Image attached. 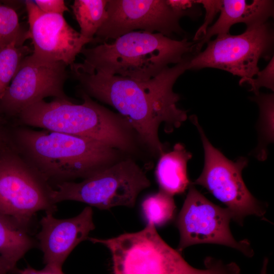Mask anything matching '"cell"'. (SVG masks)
Masks as SVG:
<instances>
[{"label": "cell", "instance_id": "cell-1", "mask_svg": "<svg viewBox=\"0 0 274 274\" xmlns=\"http://www.w3.org/2000/svg\"><path fill=\"white\" fill-rule=\"evenodd\" d=\"M190 58L145 81L70 68L80 91L114 108L128 122L141 144L160 157L165 150L158 135L160 125L164 124L166 132H172L187 118V112L177 106L180 96L173 87L188 70Z\"/></svg>", "mask_w": 274, "mask_h": 274}, {"label": "cell", "instance_id": "cell-2", "mask_svg": "<svg viewBox=\"0 0 274 274\" xmlns=\"http://www.w3.org/2000/svg\"><path fill=\"white\" fill-rule=\"evenodd\" d=\"M11 146L49 185L86 179L125 158L90 139L24 126L14 130Z\"/></svg>", "mask_w": 274, "mask_h": 274}, {"label": "cell", "instance_id": "cell-3", "mask_svg": "<svg viewBox=\"0 0 274 274\" xmlns=\"http://www.w3.org/2000/svg\"><path fill=\"white\" fill-rule=\"evenodd\" d=\"M194 43L187 38L178 40L164 35L144 31L124 34L81 51L82 62L75 67L145 81L159 74L170 64L182 62L194 51Z\"/></svg>", "mask_w": 274, "mask_h": 274}, {"label": "cell", "instance_id": "cell-4", "mask_svg": "<svg viewBox=\"0 0 274 274\" xmlns=\"http://www.w3.org/2000/svg\"><path fill=\"white\" fill-rule=\"evenodd\" d=\"M80 95L83 99L81 104L60 99L35 102L17 115L18 122L90 139L124 154L136 153L141 143L128 122L83 91Z\"/></svg>", "mask_w": 274, "mask_h": 274}, {"label": "cell", "instance_id": "cell-5", "mask_svg": "<svg viewBox=\"0 0 274 274\" xmlns=\"http://www.w3.org/2000/svg\"><path fill=\"white\" fill-rule=\"evenodd\" d=\"M88 239L109 250L112 274H240L235 263H225L211 257L205 259L204 269L192 266L161 237L151 223L136 232Z\"/></svg>", "mask_w": 274, "mask_h": 274}, {"label": "cell", "instance_id": "cell-6", "mask_svg": "<svg viewBox=\"0 0 274 274\" xmlns=\"http://www.w3.org/2000/svg\"><path fill=\"white\" fill-rule=\"evenodd\" d=\"M150 185L143 169L131 158L125 157L80 182L55 184L50 196L54 204L74 200L100 210L132 208L139 194Z\"/></svg>", "mask_w": 274, "mask_h": 274}, {"label": "cell", "instance_id": "cell-7", "mask_svg": "<svg viewBox=\"0 0 274 274\" xmlns=\"http://www.w3.org/2000/svg\"><path fill=\"white\" fill-rule=\"evenodd\" d=\"M274 41L273 30L268 21L246 28L242 33L217 36L206 48L191 56L188 70L215 68L241 77L242 85L259 71L261 58L270 59Z\"/></svg>", "mask_w": 274, "mask_h": 274}, {"label": "cell", "instance_id": "cell-8", "mask_svg": "<svg viewBox=\"0 0 274 274\" xmlns=\"http://www.w3.org/2000/svg\"><path fill=\"white\" fill-rule=\"evenodd\" d=\"M52 187L12 146L0 151V214L27 229L36 213L56 210Z\"/></svg>", "mask_w": 274, "mask_h": 274}, {"label": "cell", "instance_id": "cell-9", "mask_svg": "<svg viewBox=\"0 0 274 274\" xmlns=\"http://www.w3.org/2000/svg\"><path fill=\"white\" fill-rule=\"evenodd\" d=\"M190 119L200 134L204 154L202 171L191 184L205 188L225 204L231 212L233 220L241 226L247 216H264L266 207L251 193L242 178L248 159L242 157L233 161L227 158L211 144L196 116L192 115Z\"/></svg>", "mask_w": 274, "mask_h": 274}, {"label": "cell", "instance_id": "cell-10", "mask_svg": "<svg viewBox=\"0 0 274 274\" xmlns=\"http://www.w3.org/2000/svg\"><path fill=\"white\" fill-rule=\"evenodd\" d=\"M233 215L227 208H221L208 199L191 183L176 225L180 241L177 250L181 252L196 244H214L238 250L251 257L254 252L249 241H236L229 227Z\"/></svg>", "mask_w": 274, "mask_h": 274}, {"label": "cell", "instance_id": "cell-11", "mask_svg": "<svg viewBox=\"0 0 274 274\" xmlns=\"http://www.w3.org/2000/svg\"><path fill=\"white\" fill-rule=\"evenodd\" d=\"M107 18L97 31L93 42H107L134 31L158 32L172 38L184 31L182 17L166 0H108Z\"/></svg>", "mask_w": 274, "mask_h": 274}, {"label": "cell", "instance_id": "cell-12", "mask_svg": "<svg viewBox=\"0 0 274 274\" xmlns=\"http://www.w3.org/2000/svg\"><path fill=\"white\" fill-rule=\"evenodd\" d=\"M67 66L32 54L27 55L0 100V113L17 117L24 109L48 97L71 100L64 90Z\"/></svg>", "mask_w": 274, "mask_h": 274}, {"label": "cell", "instance_id": "cell-13", "mask_svg": "<svg viewBox=\"0 0 274 274\" xmlns=\"http://www.w3.org/2000/svg\"><path fill=\"white\" fill-rule=\"evenodd\" d=\"M41 230L37 237L44 255L45 266L62 269L64 262L81 242L88 239L95 228L93 211L88 206L77 216L57 219L47 212L40 220Z\"/></svg>", "mask_w": 274, "mask_h": 274}, {"label": "cell", "instance_id": "cell-14", "mask_svg": "<svg viewBox=\"0 0 274 274\" xmlns=\"http://www.w3.org/2000/svg\"><path fill=\"white\" fill-rule=\"evenodd\" d=\"M28 23L32 54L45 60L70 66L85 46L92 42L70 25L62 15L42 12Z\"/></svg>", "mask_w": 274, "mask_h": 274}, {"label": "cell", "instance_id": "cell-15", "mask_svg": "<svg viewBox=\"0 0 274 274\" xmlns=\"http://www.w3.org/2000/svg\"><path fill=\"white\" fill-rule=\"evenodd\" d=\"M273 1L270 0H221L220 15L207 30L204 36L195 44V54L200 52L212 37L229 33L231 26L244 23L247 27L262 24L273 16Z\"/></svg>", "mask_w": 274, "mask_h": 274}, {"label": "cell", "instance_id": "cell-16", "mask_svg": "<svg viewBox=\"0 0 274 274\" xmlns=\"http://www.w3.org/2000/svg\"><path fill=\"white\" fill-rule=\"evenodd\" d=\"M191 158L192 154L180 143L160 156L155 170L160 190L173 196L185 191L191 184L187 163Z\"/></svg>", "mask_w": 274, "mask_h": 274}, {"label": "cell", "instance_id": "cell-17", "mask_svg": "<svg viewBox=\"0 0 274 274\" xmlns=\"http://www.w3.org/2000/svg\"><path fill=\"white\" fill-rule=\"evenodd\" d=\"M27 231L12 219L0 214V257L15 267L35 245Z\"/></svg>", "mask_w": 274, "mask_h": 274}, {"label": "cell", "instance_id": "cell-18", "mask_svg": "<svg viewBox=\"0 0 274 274\" xmlns=\"http://www.w3.org/2000/svg\"><path fill=\"white\" fill-rule=\"evenodd\" d=\"M107 2L108 0H75L71 6L80 33L92 42L107 18Z\"/></svg>", "mask_w": 274, "mask_h": 274}, {"label": "cell", "instance_id": "cell-19", "mask_svg": "<svg viewBox=\"0 0 274 274\" xmlns=\"http://www.w3.org/2000/svg\"><path fill=\"white\" fill-rule=\"evenodd\" d=\"M251 99L257 104L259 108V141L256 157L263 161L267 157V146L273 141L274 95L273 93H259Z\"/></svg>", "mask_w": 274, "mask_h": 274}, {"label": "cell", "instance_id": "cell-20", "mask_svg": "<svg viewBox=\"0 0 274 274\" xmlns=\"http://www.w3.org/2000/svg\"><path fill=\"white\" fill-rule=\"evenodd\" d=\"M24 40H16L0 47V100L10 85L23 60L30 53L23 45Z\"/></svg>", "mask_w": 274, "mask_h": 274}, {"label": "cell", "instance_id": "cell-21", "mask_svg": "<svg viewBox=\"0 0 274 274\" xmlns=\"http://www.w3.org/2000/svg\"><path fill=\"white\" fill-rule=\"evenodd\" d=\"M141 208L147 223L155 226H161L171 221L176 210L173 196L160 190L145 198Z\"/></svg>", "mask_w": 274, "mask_h": 274}, {"label": "cell", "instance_id": "cell-22", "mask_svg": "<svg viewBox=\"0 0 274 274\" xmlns=\"http://www.w3.org/2000/svg\"><path fill=\"white\" fill-rule=\"evenodd\" d=\"M27 39H29L28 30L21 25L15 9L0 4V47L16 40Z\"/></svg>", "mask_w": 274, "mask_h": 274}, {"label": "cell", "instance_id": "cell-23", "mask_svg": "<svg viewBox=\"0 0 274 274\" xmlns=\"http://www.w3.org/2000/svg\"><path fill=\"white\" fill-rule=\"evenodd\" d=\"M256 78L247 79L245 83H248L250 86V91L254 95L258 94L261 87H265L272 91H274V56L264 69L259 71L255 75Z\"/></svg>", "mask_w": 274, "mask_h": 274}, {"label": "cell", "instance_id": "cell-24", "mask_svg": "<svg viewBox=\"0 0 274 274\" xmlns=\"http://www.w3.org/2000/svg\"><path fill=\"white\" fill-rule=\"evenodd\" d=\"M202 6L206 12L204 23L196 31L194 41L200 40L205 35L208 26L212 23L216 15L219 13L221 0H196Z\"/></svg>", "mask_w": 274, "mask_h": 274}, {"label": "cell", "instance_id": "cell-25", "mask_svg": "<svg viewBox=\"0 0 274 274\" xmlns=\"http://www.w3.org/2000/svg\"><path fill=\"white\" fill-rule=\"evenodd\" d=\"M167 4L182 17L196 18L201 15L200 5L196 0H166Z\"/></svg>", "mask_w": 274, "mask_h": 274}, {"label": "cell", "instance_id": "cell-26", "mask_svg": "<svg viewBox=\"0 0 274 274\" xmlns=\"http://www.w3.org/2000/svg\"><path fill=\"white\" fill-rule=\"evenodd\" d=\"M35 3L44 13L63 15L69 9L63 0H36Z\"/></svg>", "mask_w": 274, "mask_h": 274}, {"label": "cell", "instance_id": "cell-27", "mask_svg": "<svg viewBox=\"0 0 274 274\" xmlns=\"http://www.w3.org/2000/svg\"><path fill=\"white\" fill-rule=\"evenodd\" d=\"M13 272L15 274H64L62 269H54L47 266L43 269L37 270L28 266L22 269H15Z\"/></svg>", "mask_w": 274, "mask_h": 274}, {"label": "cell", "instance_id": "cell-28", "mask_svg": "<svg viewBox=\"0 0 274 274\" xmlns=\"http://www.w3.org/2000/svg\"><path fill=\"white\" fill-rule=\"evenodd\" d=\"M15 269L16 267L0 257V274L10 273Z\"/></svg>", "mask_w": 274, "mask_h": 274}, {"label": "cell", "instance_id": "cell-29", "mask_svg": "<svg viewBox=\"0 0 274 274\" xmlns=\"http://www.w3.org/2000/svg\"><path fill=\"white\" fill-rule=\"evenodd\" d=\"M268 260L267 258H265L263 260L262 268L261 270L260 274H267V267L268 265Z\"/></svg>", "mask_w": 274, "mask_h": 274}, {"label": "cell", "instance_id": "cell-30", "mask_svg": "<svg viewBox=\"0 0 274 274\" xmlns=\"http://www.w3.org/2000/svg\"><path fill=\"white\" fill-rule=\"evenodd\" d=\"M4 139L3 136L0 131V151L4 148Z\"/></svg>", "mask_w": 274, "mask_h": 274}, {"label": "cell", "instance_id": "cell-31", "mask_svg": "<svg viewBox=\"0 0 274 274\" xmlns=\"http://www.w3.org/2000/svg\"><path fill=\"white\" fill-rule=\"evenodd\" d=\"M6 274H10V273H6Z\"/></svg>", "mask_w": 274, "mask_h": 274}]
</instances>
